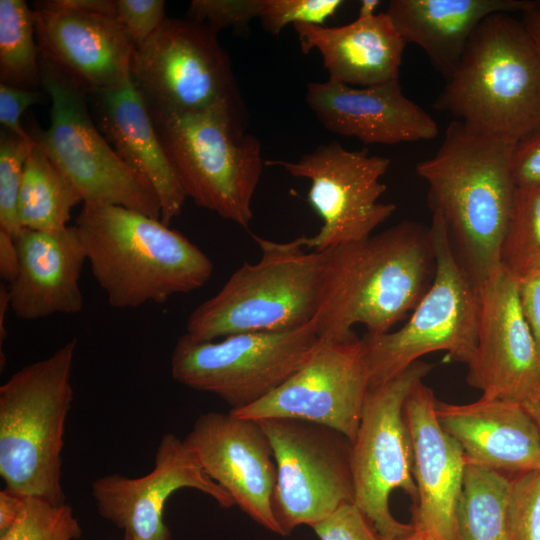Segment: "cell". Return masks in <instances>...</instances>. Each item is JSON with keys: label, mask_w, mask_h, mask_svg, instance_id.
<instances>
[{"label": "cell", "mask_w": 540, "mask_h": 540, "mask_svg": "<svg viewBox=\"0 0 540 540\" xmlns=\"http://www.w3.org/2000/svg\"><path fill=\"white\" fill-rule=\"evenodd\" d=\"M514 145L455 120L437 152L416 165L428 185L429 206L477 288L501 266L516 189L510 168Z\"/></svg>", "instance_id": "6da1fadb"}, {"label": "cell", "mask_w": 540, "mask_h": 540, "mask_svg": "<svg viewBox=\"0 0 540 540\" xmlns=\"http://www.w3.org/2000/svg\"><path fill=\"white\" fill-rule=\"evenodd\" d=\"M321 304L314 318L321 340H346L362 324L389 332L430 288L435 254L429 228L402 221L361 241L324 250Z\"/></svg>", "instance_id": "7a4b0ae2"}, {"label": "cell", "mask_w": 540, "mask_h": 540, "mask_svg": "<svg viewBox=\"0 0 540 540\" xmlns=\"http://www.w3.org/2000/svg\"><path fill=\"white\" fill-rule=\"evenodd\" d=\"M110 306L165 303L210 279L213 263L160 219L109 204H84L74 224Z\"/></svg>", "instance_id": "3957f363"}, {"label": "cell", "mask_w": 540, "mask_h": 540, "mask_svg": "<svg viewBox=\"0 0 540 540\" xmlns=\"http://www.w3.org/2000/svg\"><path fill=\"white\" fill-rule=\"evenodd\" d=\"M457 121L516 144L540 127V54L521 20L486 17L434 103Z\"/></svg>", "instance_id": "277c9868"}, {"label": "cell", "mask_w": 540, "mask_h": 540, "mask_svg": "<svg viewBox=\"0 0 540 540\" xmlns=\"http://www.w3.org/2000/svg\"><path fill=\"white\" fill-rule=\"evenodd\" d=\"M76 349L72 339L0 386V476L9 491L66 503L62 450Z\"/></svg>", "instance_id": "5b68a950"}, {"label": "cell", "mask_w": 540, "mask_h": 540, "mask_svg": "<svg viewBox=\"0 0 540 540\" xmlns=\"http://www.w3.org/2000/svg\"><path fill=\"white\" fill-rule=\"evenodd\" d=\"M262 255L244 262L188 316L186 334L213 341L245 332L286 331L314 320L325 275L324 252H306L299 237L273 242L253 235Z\"/></svg>", "instance_id": "8992f818"}, {"label": "cell", "mask_w": 540, "mask_h": 540, "mask_svg": "<svg viewBox=\"0 0 540 540\" xmlns=\"http://www.w3.org/2000/svg\"><path fill=\"white\" fill-rule=\"evenodd\" d=\"M240 105L199 112L149 110L186 196L246 228L264 164L260 141L244 131Z\"/></svg>", "instance_id": "52a82bcc"}, {"label": "cell", "mask_w": 540, "mask_h": 540, "mask_svg": "<svg viewBox=\"0 0 540 540\" xmlns=\"http://www.w3.org/2000/svg\"><path fill=\"white\" fill-rule=\"evenodd\" d=\"M434 254L432 284L397 331L366 333L361 338L369 389L396 377L420 357L446 351L467 366L477 350L480 299L477 286L456 259L441 217L429 227Z\"/></svg>", "instance_id": "ba28073f"}, {"label": "cell", "mask_w": 540, "mask_h": 540, "mask_svg": "<svg viewBox=\"0 0 540 540\" xmlns=\"http://www.w3.org/2000/svg\"><path fill=\"white\" fill-rule=\"evenodd\" d=\"M42 87L51 100L50 125L36 136L84 204H109L161 218L159 197L130 168L97 127L88 94L40 57Z\"/></svg>", "instance_id": "9c48e42d"}, {"label": "cell", "mask_w": 540, "mask_h": 540, "mask_svg": "<svg viewBox=\"0 0 540 540\" xmlns=\"http://www.w3.org/2000/svg\"><path fill=\"white\" fill-rule=\"evenodd\" d=\"M320 341L314 320L297 329L238 333L220 341L196 340L185 333L172 350L171 375L239 410L281 386L310 359Z\"/></svg>", "instance_id": "30bf717a"}, {"label": "cell", "mask_w": 540, "mask_h": 540, "mask_svg": "<svg viewBox=\"0 0 540 540\" xmlns=\"http://www.w3.org/2000/svg\"><path fill=\"white\" fill-rule=\"evenodd\" d=\"M432 368V364L418 360L386 383L369 389L352 442L353 503L383 540L413 530L411 523H402L392 515L389 499L395 489H401L412 505L417 500L413 446L404 405Z\"/></svg>", "instance_id": "8fae6325"}, {"label": "cell", "mask_w": 540, "mask_h": 540, "mask_svg": "<svg viewBox=\"0 0 540 540\" xmlns=\"http://www.w3.org/2000/svg\"><path fill=\"white\" fill-rule=\"evenodd\" d=\"M131 79L153 110L199 112L241 103L216 33L192 19L166 18L136 47Z\"/></svg>", "instance_id": "7c38bea8"}, {"label": "cell", "mask_w": 540, "mask_h": 540, "mask_svg": "<svg viewBox=\"0 0 540 540\" xmlns=\"http://www.w3.org/2000/svg\"><path fill=\"white\" fill-rule=\"evenodd\" d=\"M257 421L276 462L274 507L284 536L299 525L313 527L340 506L353 503L352 443L347 437L305 420Z\"/></svg>", "instance_id": "4fadbf2b"}, {"label": "cell", "mask_w": 540, "mask_h": 540, "mask_svg": "<svg viewBox=\"0 0 540 540\" xmlns=\"http://www.w3.org/2000/svg\"><path fill=\"white\" fill-rule=\"evenodd\" d=\"M265 164L310 181L307 199L323 225L314 236H301L299 240L314 251L366 239L396 210L394 203L378 201L387 190L380 179L390 160L370 155L365 149L349 151L338 142H330L295 162L271 160Z\"/></svg>", "instance_id": "5bb4252c"}, {"label": "cell", "mask_w": 540, "mask_h": 540, "mask_svg": "<svg viewBox=\"0 0 540 540\" xmlns=\"http://www.w3.org/2000/svg\"><path fill=\"white\" fill-rule=\"evenodd\" d=\"M369 391L362 340H321L310 359L272 393L232 413L249 419H299L354 441Z\"/></svg>", "instance_id": "9a60e30c"}, {"label": "cell", "mask_w": 540, "mask_h": 540, "mask_svg": "<svg viewBox=\"0 0 540 540\" xmlns=\"http://www.w3.org/2000/svg\"><path fill=\"white\" fill-rule=\"evenodd\" d=\"M183 441L235 505L262 527L284 536L274 507L276 462L259 421L231 411L206 412Z\"/></svg>", "instance_id": "2e32d148"}, {"label": "cell", "mask_w": 540, "mask_h": 540, "mask_svg": "<svg viewBox=\"0 0 540 540\" xmlns=\"http://www.w3.org/2000/svg\"><path fill=\"white\" fill-rule=\"evenodd\" d=\"M183 488L198 490L222 508L234 501L202 469L183 439L165 434L157 447L153 469L131 478L110 474L93 481L92 497L99 515L123 530L128 540H171L164 521L167 500Z\"/></svg>", "instance_id": "e0dca14e"}, {"label": "cell", "mask_w": 540, "mask_h": 540, "mask_svg": "<svg viewBox=\"0 0 540 540\" xmlns=\"http://www.w3.org/2000/svg\"><path fill=\"white\" fill-rule=\"evenodd\" d=\"M478 290L477 350L467 382L483 398L524 403L540 390V357L522 313L518 281L500 266Z\"/></svg>", "instance_id": "ac0fdd59"}, {"label": "cell", "mask_w": 540, "mask_h": 540, "mask_svg": "<svg viewBox=\"0 0 540 540\" xmlns=\"http://www.w3.org/2000/svg\"><path fill=\"white\" fill-rule=\"evenodd\" d=\"M35 36L42 59L88 95L131 78L135 46L112 18L37 1Z\"/></svg>", "instance_id": "d6986e66"}, {"label": "cell", "mask_w": 540, "mask_h": 540, "mask_svg": "<svg viewBox=\"0 0 540 540\" xmlns=\"http://www.w3.org/2000/svg\"><path fill=\"white\" fill-rule=\"evenodd\" d=\"M436 403L433 391L421 381L404 405L417 488L411 524L432 540H458L457 507L466 460L459 443L439 424Z\"/></svg>", "instance_id": "ffe728a7"}, {"label": "cell", "mask_w": 540, "mask_h": 540, "mask_svg": "<svg viewBox=\"0 0 540 540\" xmlns=\"http://www.w3.org/2000/svg\"><path fill=\"white\" fill-rule=\"evenodd\" d=\"M306 102L328 131L364 144L428 141L438 134L436 121L404 95L399 80L369 87L310 82Z\"/></svg>", "instance_id": "44dd1931"}, {"label": "cell", "mask_w": 540, "mask_h": 540, "mask_svg": "<svg viewBox=\"0 0 540 540\" xmlns=\"http://www.w3.org/2000/svg\"><path fill=\"white\" fill-rule=\"evenodd\" d=\"M441 427L463 450L466 464L512 477L540 471V430L519 402L501 399L436 403Z\"/></svg>", "instance_id": "7402d4cb"}, {"label": "cell", "mask_w": 540, "mask_h": 540, "mask_svg": "<svg viewBox=\"0 0 540 540\" xmlns=\"http://www.w3.org/2000/svg\"><path fill=\"white\" fill-rule=\"evenodd\" d=\"M14 240L19 267L7 289L16 317L33 321L80 312L84 300L79 280L87 259L75 226L57 231L22 228Z\"/></svg>", "instance_id": "603a6c76"}, {"label": "cell", "mask_w": 540, "mask_h": 540, "mask_svg": "<svg viewBox=\"0 0 540 540\" xmlns=\"http://www.w3.org/2000/svg\"><path fill=\"white\" fill-rule=\"evenodd\" d=\"M92 117L118 156L157 193L167 226L187 198L163 149L148 104L130 78L118 87L88 95Z\"/></svg>", "instance_id": "cb8c5ba5"}, {"label": "cell", "mask_w": 540, "mask_h": 540, "mask_svg": "<svg viewBox=\"0 0 540 540\" xmlns=\"http://www.w3.org/2000/svg\"><path fill=\"white\" fill-rule=\"evenodd\" d=\"M303 53L317 49L328 80L353 87H369L399 80L407 44L386 12L339 27L293 25Z\"/></svg>", "instance_id": "d4e9b609"}, {"label": "cell", "mask_w": 540, "mask_h": 540, "mask_svg": "<svg viewBox=\"0 0 540 540\" xmlns=\"http://www.w3.org/2000/svg\"><path fill=\"white\" fill-rule=\"evenodd\" d=\"M531 0H392L385 11L406 43L419 46L447 80L479 24L495 13H524Z\"/></svg>", "instance_id": "484cf974"}, {"label": "cell", "mask_w": 540, "mask_h": 540, "mask_svg": "<svg viewBox=\"0 0 540 540\" xmlns=\"http://www.w3.org/2000/svg\"><path fill=\"white\" fill-rule=\"evenodd\" d=\"M80 202L83 200L77 189L35 140L24 165L18 195L21 227L39 231L65 229L72 209Z\"/></svg>", "instance_id": "4316f807"}, {"label": "cell", "mask_w": 540, "mask_h": 540, "mask_svg": "<svg viewBox=\"0 0 540 540\" xmlns=\"http://www.w3.org/2000/svg\"><path fill=\"white\" fill-rule=\"evenodd\" d=\"M510 477L466 464L457 507L458 540H507Z\"/></svg>", "instance_id": "83f0119b"}, {"label": "cell", "mask_w": 540, "mask_h": 540, "mask_svg": "<svg viewBox=\"0 0 540 540\" xmlns=\"http://www.w3.org/2000/svg\"><path fill=\"white\" fill-rule=\"evenodd\" d=\"M0 83L42 86L33 10L23 0H0Z\"/></svg>", "instance_id": "f1b7e54d"}, {"label": "cell", "mask_w": 540, "mask_h": 540, "mask_svg": "<svg viewBox=\"0 0 540 540\" xmlns=\"http://www.w3.org/2000/svg\"><path fill=\"white\" fill-rule=\"evenodd\" d=\"M500 264L517 281L540 272V185L516 187Z\"/></svg>", "instance_id": "f546056e"}, {"label": "cell", "mask_w": 540, "mask_h": 540, "mask_svg": "<svg viewBox=\"0 0 540 540\" xmlns=\"http://www.w3.org/2000/svg\"><path fill=\"white\" fill-rule=\"evenodd\" d=\"M81 535L79 521L67 503L25 496L17 519L0 533V540H76Z\"/></svg>", "instance_id": "4dcf8cb0"}, {"label": "cell", "mask_w": 540, "mask_h": 540, "mask_svg": "<svg viewBox=\"0 0 540 540\" xmlns=\"http://www.w3.org/2000/svg\"><path fill=\"white\" fill-rule=\"evenodd\" d=\"M35 140L1 129L0 133V229L18 234L17 203L25 162Z\"/></svg>", "instance_id": "1f68e13d"}, {"label": "cell", "mask_w": 540, "mask_h": 540, "mask_svg": "<svg viewBox=\"0 0 540 540\" xmlns=\"http://www.w3.org/2000/svg\"><path fill=\"white\" fill-rule=\"evenodd\" d=\"M507 540H540V471L510 477Z\"/></svg>", "instance_id": "d6a6232c"}, {"label": "cell", "mask_w": 540, "mask_h": 540, "mask_svg": "<svg viewBox=\"0 0 540 540\" xmlns=\"http://www.w3.org/2000/svg\"><path fill=\"white\" fill-rule=\"evenodd\" d=\"M342 0H262L263 28L278 35L288 24L322 25L343 5Z\"/></svg>", "instance_id": "836d02e7"}, {"label": "cell", "mask_w": 540, "mask_h": 540, "mask_svg": "<svg viewBox=\"0 0 540 540\" xmlns=\"http://www.w3.org/2000/svg\"><path fill=\"white\" fill-rule=\"evenodd\" d=\"M261 4L262 0H193L188 15L217 34L224 28H246L259 17Z\"/></svg>", "instance_id": "e575fe53"}, {"label": "cell", "mask_w": 540, "mask_h": 540, "mask_svg": "<svg viewBox=\"0 0 540 540\" xmlns=\"http://www.w3.org/2000/svg\"><path fill=\"white\" fill-rule=\"evenodd\" d=\"M166 18L163 0H116L114 20L135 48L144 43Z\"/></svg>", "instance_id": "d590c367"}, {"label": "cell", "mask_w": 540, "mask_h": 540, "mask_svg": "<svg viewBox=\"0 0 540 540\" xmlns=\"http://www.w3.org/2000/svg\"><path fill=\"white\" fill-rule=\"evenodd\" d=\"M312 528L320 540H383L354 503L340 506Z\"/></svg>", "instance_id": "8d00e7d4"}, {"label": "cell", "mask_w": 540, "mask_h": 540, "mask_svg": "<svg viewBox=\"0 0 540 540\" xmlns=\"http://www.w3.org/2000/svg\"><path fill=\"white\" fill-rule=\"evenodd\" d=\"M510 168L515 187L540 185V127L514 145Z\"/></svg>", "instance_id": "74e56055"}, {"label": "cell", "mask_w": 540, "mask_h": 540, "mask_svg": "<svg viewBox=\"0 0 540 540\" xmlns=\"http://www.w3.org/2000/svg\"><path fill=\"white\" fill-rule=\"evenodd\" d=\"M42 96L38 90H30L0 83V124L3 130L22 138H30L20 123L24 111L37 103Z\"/></svg>", "instance_id": "f35d334b"}, {"label": "cell", "mask_w": 540, "mask_h": 540, "mask_svg": "<svg viewBox=\"0 0 540 540\" xmlns=\"http://www.w3.org/2000/svg\"><path fill=\"white\" fill-rule=\"evenodd\" d=\"M518 295L540 357V272L518 280Z\"/></svg>", "instance_id": "ab89813d"}, {"label": "cell", "mask_w": 540, "mask_h": 540, "mask_svg": "<svg viewBox=\"0 0 540 540\" xmlns=\"http://www.w3.org/2000/svg\"><path fill=\"white\" fill-rule=\"evenodd\" d=\"M19 258L14 236L0 229V276L8 284L18 272Z\"/></svg>", "instance_id": "60d3db41"}, {"label": "cell", "mask_w": 540, "mask_h": 540, "mask_svg": "<svg viewBox=\"0 0 540 540\" xmlns=\"http://www.w3.org/2000/svg\"><path fill=\"white\" fill-rule=\"evenodd\" d=\"M59 7L115 18L116 0H51Z\"/></svg>", "instance_id": "b9f144b4"}, {"label": "cell", "mask_w": 540, "mask_h": 540, "mask_svg": "<svg viewBox=\"0 0 540 540\" xmlns=\"http://www.w3.org/2000/svg\"><path fill=\"white\" fill-rule=\"evenodd\" d=\"M25 496L7 489L0 491V533L6 531L23 508Z\"/></svg>", "instance_id": "7bdbcfd3"}, {"label": "cell", "mask_w": 540, "mask_h": 540, "mask_svg": "<svg viewBox=\"0 0 540 540\" xmlns=\"http://www.w3.org/2000/svg\"><path fill=\"white\" fill-rule=\"evenodd\" d=\"M522 15L521 21L540 54V0L534 1Z\"/></svg>", "instance_id": "ee69618b"}, {"label": "cell", "mask_w": 540, "mask_h": 540, "mask_svg": "<svg viewBox=\"0 0 540 540\" xmlns=\"http://www.w3.org/2000/svg\"><path fill=\"white\" fill-rule=\"evenodd\" d=\"M8 308H10L8 289L2 284L0 287V342L1 344L7 334L5 330L4 320H5V314Z\"/></svg>", "instance_id": "f6af8a7d"}, {"label": "cell", "mask_w": 540, "mask_h": 540, "mask_svg": "<svg viewBox=\"0 0 540 540\" xmlns=\"http://www.w3.org/2000/svg\"><path fill=\"white\" fill-rule=\"evenodd\" d=\"M522 404L540 430V390Z\"/></svg>", "instance_id": "bcb514c9"}, {"label": "cell", "mask_w": 540, "mask_h": 540, "mask_svg": "<svg viewBox=\"0 0 540 540\" xmlns=\"http://www.w3.org/2000/svg\"><path fill=\"white\" fill-rule=\"evenodd\" d=\"M380 5L379 0H362L360 2V7L358 10V17L360 18H366L374 16L376 13L377 8Z\"/></svg>", "instance_id": "7dc6e473"}, {"label": "cell", "mask_w": 540, "mask_h": 540, "mask_svg": "<svg viewBox=\"0 0 540 540\" xmlns=\"http://www.w3.org/2000/svg\"><path fill=\"white\" fill-rule=\"evenodd\" d=\"M388 540H432L429 536H427L424 532L417 530L413 527V530L403 534L401 536L388 539Z\"/></svg>", "instance_id": "c3c4849f"}, {"label": "cell", "mask_w": 540, "mask_h": 540, "mask_svg": "<svg viewBox=\"0 0 540 540\" xmlns=\"http://www.w3.org/2000/svg\"><path fill=\"white\" fill-rule=\"evenodd\" d=\"M123 540H128V539L123 538Z\"/></svg>", "instance_id": "681fc988"}]
</instances>
